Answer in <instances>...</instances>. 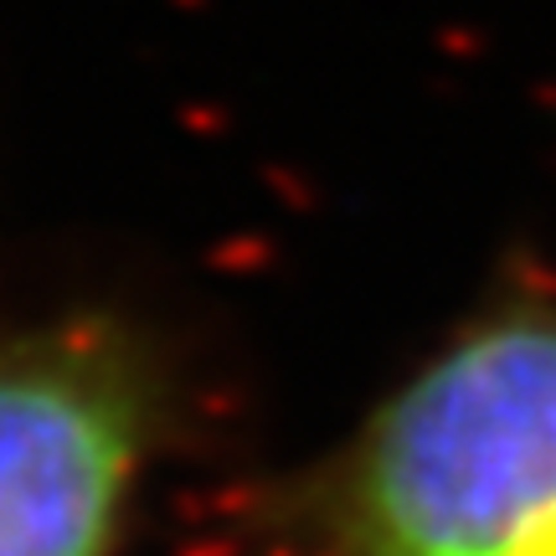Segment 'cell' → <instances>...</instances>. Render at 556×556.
<instances>
[{
	"mask_svg": "<svg viewBox=\"0 0 556 556\" xmlns=\"http://www.w3.org/2000/svg\"><path fill=\"white\" fill-rule=\"evenodd\" d=\"M135 387L93 345L0 361V556H103L135 475Z\"/></svg>",
	"mask_w": 556,
	"mask_h": 556,
	"instance_id": "7a4b0ae2",
	"label": "cell"
},
{
	"mask_svg": "<svg viewBox=\"0 0 556 556\" xmlns=\"http://www.w3.org/2000/svg\"><path fill=\"white\" fill-rule=\"evenodd\" d=\"M351 556H556V315L448 340L361 428L330 495Z\"/></svg>",
	"mask_w": 556,
	"mask_h": 556,
	"instance_id": "6da1fadb",
	"label": "cell"
}]
</instances>
